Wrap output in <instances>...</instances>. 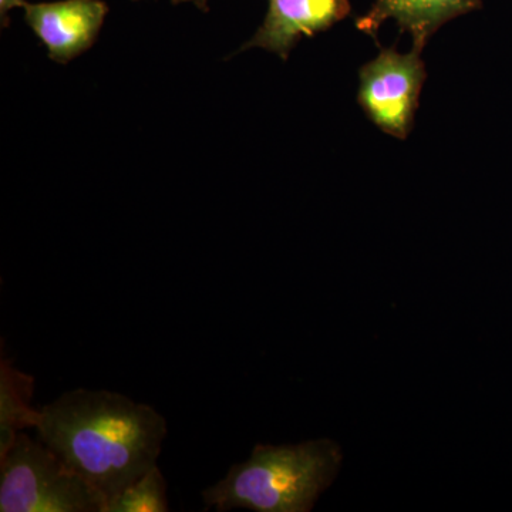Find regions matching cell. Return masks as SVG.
<instances>
[{"instance_id":"obj_1","label":"cell","mask_w":512,"mask_h":512,"mask_svg":"<svg viewBox=\"0 0 512 512\" xmlns=\"http://www.w3.org/2000/svg\"><path fill=\"white\" fill-rule=\"evenodd\" d=\"M39 410L37 439L107 501L157 466L167 437L163 414L110 390H69Z\"/></svg>"},{"instance_id":"obj_2","label":"cell","mask_w":512,"mask_h":512,"mask_svg":"<svg viewBox=\"0 0 512 512\" xmlns=\"http://www.w3.org/2000/svg\"><path fill=\"white\" fill-rule=\"evenodd\" d=\"M342 460L339 444L330 439L258 444L248 460L202 491V503L205 510L218 512H309L335 481Z\"/></svg>"},{"instance_id":"obj_3","label":"cell","mask_w":512,"mask_h":512,"mask_svg":"<svg viewBox=\"0 0 512 512\" xmlns=\"http://www.w3.org/2000/svg\"><path fill=\"white\" fill-rule=\"evenodd\" d=\"M106 503L99 490L25 431L0 456L2 512H104Z\"/></svg>"},{"instance_id":"obj_4","label":"cell","mask_w":512,"mask_h":512,"mask_svg":"<svg viewBox=\"0 0 512 512\" xmlns=\"http://www.w3.org/2000/svg\"><path fill=\"white\" fill-rule=\"evenodd\" d=\"M426 77L420 53L402 55L396 47H387L360 69L357 100L367 119L383 133L406 140Z\"/></svg>"},{"instance_id":"obj_5","label":"cell","mask_w":512,"mask_h":512,"mask_svg":"<svg viewBox=\"0 0 512 512\" xmlns=\"http://www.w3.org/2000/svg\"><path fill=\"white\" fill-rule=\"evenodd\" d=\"M26 22L57 63L87 52L99 36L109 6L101 0L25 3Z\"/></svg>"},{"instance_id":"obj_6","label":"cell","mask_w":512,"mask_h":512,"mask_svg":"<svg viewBox=\"0 0 512 512\" xmlns=\"http://www.w3.org/2000/svg\"><path fill=\"white\" fill-rule=\"evenodd\" d=\"M349 15V0H269L264 23L242 50L261 47L286 60L302 37L326 32Z\"/></svg>"},{"instance_id":"obj_7","label":"cell","mask_w":512,"mask_h":512,"mask_svg":"<svg viewBox=\"0 0 512 512\" xmlns=\"http://www.w3.org/2000/svg\"><path fill=\"white\" fill-rule=\"evenodd\" d=\"M480 8L481 0H376L373 8L356 20V28L377 40L380 26L392 19L400 32L410 33L413 50L421 53L444 23Z\"/></svg>"},{"instance_id":"obj_8","label":"cell","mask_w":512,"mask_h":512,"mask_svg":"<svg viewBox=\"0 0 512 512\" xmlns=\"http://www.w3.org/2000/svg\"><path fill=\"white\" fill-rule=\"evenodd\" d=\"M35 379L8 359L0 363V456L23 430L36 429L40 410L32 406Z\"/></svg>"},{"instance_id":"obj_9","label":"cell","mask_w":512,"mask_h":512,"mask_svg":"<svg viewBox=\"0 0 512 512\" xmlns=\"http://www.w3.org/2000/svg\"><path fill=\"white\" fill-rule=\"evenodd\" d=\"M167 481L156 466L107 501L104 512H167Z\"/></svg>"},{"instance_id":"obj_10","label":"cell","mask_w":512,"mask_h":512,"mask_svg":"<svg viewBox=\"0 0 512 512\" xmlns=\"http://www.w3.org/2000/svg\"><path fill=\"white\" fill-rule=\"evenodd\" d=\"M2 3V15L5 16V13H8L10 9L15 8V6H25V0H0Z\"/></svg>"},{"instance_id":"obj_11","label":"cell","mask_w":512,"mask_h":512,"mask_svg":"<svg viewBox=\"0 0 512 512\" xmlns=\"http://www.w3.org/2000/svg\"><path fill=\"white\" fill-rule=\"evenodd\" d=\"M174 3H180V2H192L195 3V5L198 6V8L207 9V6H205V3H207V0H173Z\"/></svg>"}]
</instances>
